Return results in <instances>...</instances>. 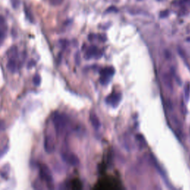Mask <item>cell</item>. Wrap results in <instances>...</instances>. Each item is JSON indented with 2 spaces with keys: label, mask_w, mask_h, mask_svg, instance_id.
Returning <instances> with one entry per match:
<instances>
[{
  "label": "cell",
  "mask_w": 190,
  "mask_h": 190,
  "mask_svg": "<svg viewBox=\"0 0 190 190\" xmlns=\"http://www.w3.org/2000/svg\"><path fill=\"white\" fill-rule=\"evenodd\" d=\"M45 149L46 152L52 153L54 151V141L51 136H46L45 139Z\"/></svg>",
  "instance_id": "6"
},
{
  "label": "cell",
  "mask_w": 190,
  "mask_h": 190,
  "mask_svg": "<svg viewBox=\"0 0 190 190\" xmlns=\"http://www.w3.org/2000/svg\"><path fill=\"white\" fill-rule=\"evenodd\" d=\"M53 122L57 133H61L68 124V119L63 114L56 113L53 117Z\"/></svg>",
  "instance_id": "1"
},
{
  "label": "cell",
  "mask_w": 190,
  "mask_h": 190,
  "mask_svg": "<svg viewBox=\"0 0 190 190\" xmlns=\"http://www.w3.org/2000/svg\"><path fill=\"white\" fill-rule=\"evenodd\" d=\"M33 82H34V85H40L41 83V77H40V74H36L34 75V79H33Z\"/></svg>",
  "instance_id": "14"
},
{
  "label": "cell",
  "mask_w": 190,
  "mask_h": 190,
  "mask_svg": "<svg viewBox=\"0 0 190 190\" xmlns=\"http://www.w3.org/2000/svg\"><path fill=\"white\" fill-rule=\"evenodd\" d=\"M40 175L42 179H43L44 181H45L48 183H51L53 182V177L52 175H51V170L49 169V168L45 164H42L40 166Z\"/></svg>",
  "instance_id": "3"
},
{
  "label": "cell",
  "mask_w": 190,
  "mask_h": 190,
  "mask_svg": "<svg viewBox=\"0 0 190 190\" xmlns=\"http://www.w3.org/2000/svg\"><path fill=\"white\" fill-rule=\"evenodd\" d=\"M35 64H36V62H35V61L30 60V62H28V68H33V67H34V66H35Z\"/></svg>",
  "instance_id": "17"
},
{
  "label": "cell",
  "mask_w": 190,
  "mask_h": 190,
  "mask_svg": "<svg viewBox=\"0 0 190 190\" xmlns=\"http://www.w3.org/2000/svg\"><path fill=\"white\" fill-rule=\"evenodd\" d=\"M136 139L138 140V141L139 142L140 144H142L143 146H145L146 145V140L145 139H144V138L143 137V135H141V134H137L136 135Z\"/></svg>",
  "instance_id": "15"
},
{
  "label": "cell",
  "mask_w": 190,
  "mask_h": 190,
  "mask_svg": "<svg viewBox=\"0 0 190 190\" xmlns=\"http://www.w3.org/2000/svg\"><path fill=\"white\" fill-rule=\"evenodd\" d=\"M62 158L63 160L68 164L71 166H76L77 165H79V158L76 156L75 154L73 153H66V154H62Z\"/></svg>",
  "instance_id": "4"
},
{
  "label": "cell",
  "mask_w": 190,
  "mask_h": 190,
  "mask_svg": "<svg viewBox=\"0 0 190 190\" xmlns=\"http://www.w3.org/2000/svg\"><path fill=\"white\" fill-rule=\"evenodd\" d=\"M184 95H185V100L188 101L190 97V84L187 83L185 86L184 89Z\"/></svg>",
  "instance_id": "12"
},
{
  "label": "cell",
  "mask_w": 190,
  "mask_h": 190,
  "mask_svg": "<svg viewBox=\"0 0 190 190\" xmlns=\"http://www.w3.org/2000/svg\"><path fill=\"white\" fill-rule=\"evenodd\" d=\"M5 24V19H3V17H0V45L2 44V42L4 40L5 37V30L3 28H2V25Z\"/></svg>",
  "instance_id": "9"
},
{
  "label": "cell",
  "mask_w": 190,
  "mask_h": 190,
  "mask_svg": "<svg viewBox=\"0 0 190 190\" xmlns=\"http://www.w3.org/2000/svg\"><path fill=\"white\" fill-rule=\"evenodd\" d=\"M82 188L81 183L79 181H73L71 182V189H79Z\"/></svg>",
  "instance_id": "13"
},
{
  "label": "cell",
  "mask_w": 190,
  "mask_h": 190,
  "mask_svg": "<svg viewBox=\"0 0 190 190\" xmlns=\"http://www.w3.org/2000/svg\"><path fill=\"white\" fill-rule=\"evenodd\" d=\"M117 11V8H115V7H111V8H108L107 12L108 11Z\"/></svg>",
  "instance_id": "18"
},
{
  "label": "cell",
  "mask_w": 190,
  "mask_h": 190,
  "mask_svg": "<svg viewBox=\"0 0 190 190\" xmlns=\"http://www.w3.org/2000/svg\"><path fill=\"white\" fill-rule=\"evenodd\" d=\"M169 15V11H161L160 13V17L161 18H164V17H166Z\"/></svg>",
  "instance_id": "16"
},
{
  "label": "cell",
  "mask_w": 190,
  "mask_h": 190,
  "mask_svg": "<svg viewBox=\"0 0 190 190\" xmlns=\"http://www.w3.org/2000/svg\"><path fill=\"white\" fill-rule=\"evenodd\" d=\"M121 100V94H118V93H115V94H112L111 95L108 97L106 99H105V101L109 105H111L114 107L117 106L120 102Z\"/></svg>",
  "instance_id": "5"
},
{
  "label": "cell",
  "mask_w": 190,
  "mask_h": 190,
  "mask_svg": "<svg viewBox=\"0 0 190 190\" xmlns=\"http://www.w3.org/2000/svg\"><path fill=\"white\" fill-rule=\"evenodd\" d=\"M3 126H4V123L0 120V128H3Z\"/></svg>",
  "instance_id": "19"
},
{
  "label": "cell",
  "mask_w": 190,
  "mask_h": 190,
  "mask_svg": "<svg viewBox=\"0 0 190 190\" xmlns=\"http://www.w3.org/2000/svg\"><path fill=\"white\" fill-rule=\"evenodd\" d=\"M7 67L9 69L10 71L13 72V73H15L17 70V62L16 61L13 60V58H11L8 61V65H7Z\"/></svg>",
  "instance_id": "10"
},
{
  "label": "cell",
  "mask_w": 190,
  "mask_h": 190,
  "mask_svg": "<svg viewBox=\"0 0 190 190\" xmlns=\"http://www.w3.org/2000/svg\"><path fill=\"white\" fill-rule=\"evenodd\" d=\"M115 73V68L113 67H106L104 69H103L100 72V82L102 84H107L111 79V77Z\"/></svg>",
  "instance_id": "2"
},
{
  "label": "cell",
  "mask_w": 190,
  "mask_h": 190,
  "mask_svg": "<svg viewBox=\"0 0 190 190\" xmlns=\"http://www.w3.org/2000/svg\"><path fill=\"white\" fill-rule=\"evenodd\" d=\"M163 81H164V84L166 85L168 89H172V84H171V81L170 79V77L166 73H164L163 75Z\"/></svg>",
  "instance_id": "11"
},
{
  "label": "cell",
  "mask_w": 190,
  "mask_h": 190,
  "mask_svg": "<svg viewBox=\"0 0 190 190\" xmlns=\"http://www.w3.org/2000/svg\"><path fill=\"white\" fill-rule=\"evenodd\" d=\"M90 121L92 125V126L94 127L95 129H99L100 127V120L98 118V117L94 113H91L90 114Z\"/></svg>",
  "instance_id": "8"
},
{
  "label": "cell",
  "mask_w": 190,
  "mask_h": 190,
  "mask_svg": "<svg viewBox=\"0 0 190 190\" xmlns=\"http://www.w3.org/2000/svg\"><path fill=\"white\" fill-rule=\"evenodd\" d=\"M98 50L95 46H92L90 47L88 50H87L86 53H85V58L91 59L93 57H98Z\"/></svg>",
  "instance_id": "7"
}]
</instances>
